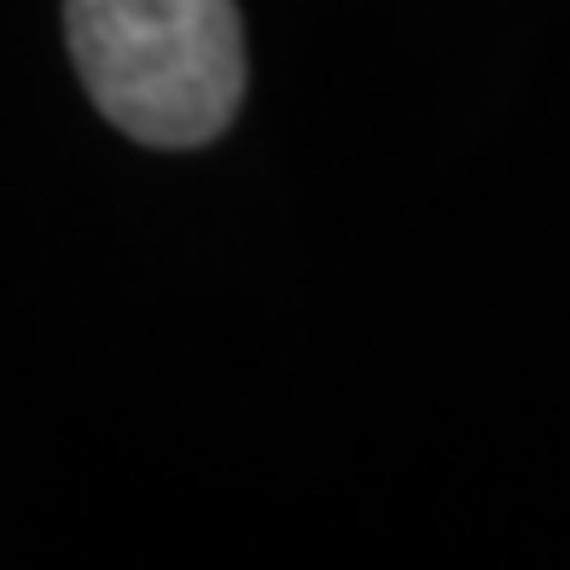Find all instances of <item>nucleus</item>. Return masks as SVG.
<instances>
[{
  "label": "nucleus",
  "mask_w": 570,
  "mask_h": 570,
  "mask_svg": "<svg viewBox=\"0 0 570 570\" xmlns=\"http://www.w3.org/2000/svg\"><path fill=\"white\" fill-rule=\"evenodd\" d=\"M70 59L106 122L146 146H204L245 99L233 0H65Z\"/></svg>",
  "instance_id": "nucleus-1"
}]
</instances>
